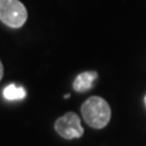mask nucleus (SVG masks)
<instances>
[{
  "label": "nucleus",
  "mask_w": 146,
  "mask_h": 146,
  "mask_svg": "<svg viewBox=\"0 0 146 146\" xmlns=\"http://www.w3.org/2000/svg\"><path fill=\"white\" fill-rule=\"evenodd\" d=\"M82 116L91 128L101 129L111 118L110 105L100 96H91L82 105Z\"/></svg>",
  "instance_id": "f257e3e1"
},
{
  "label": "nucleus",
  "mask_w": 146,
  "mask_h": 146,
  "mask_svg": "<svg viewBox=\"0 0 146 146\" xmlns=\"http://www.w3.org/2000/svg\"><path fill=\"white\" fill-rule=\"evenodd\" d=\"M27 10L20 0H0V20L11 28H20L27 21Z\"/></svg>",
  "instance_id": "f03ea898"
},
{
  "label": "nucleus",
  "mask_w": 146,
  "mask_h": 146,
  "mask_svg": "<svg viewBox=\"0 0 146 146\" xmlns=\"http://www.w3.org/2000/svg\"><path fill=\"white\" fill-rule=\"evenodd\" d=\"M55 130L60 136L67 140L78 139L84 133V129L80 124V118L74 112H67L58 118L55 123Z\"/></svg>",
  "instance_id": "7ed1b4c3"
},
{
  "label": "nucleus",
  "mask_w": 146,
  "mask_h": 146,
  "mask_svg": "<svg viewBox=\"0 0 146 146\" xmlns=\"http://www.w3.org/2000/svg\"><path fill=\"white\" fill-rule=\"evenodd\" d=\"M98 78V73L94 71L89 72H83L77 76V78L73 82V88L74 90L79 91V93H84L93 88L94 82Z\"/></svg>",
  "instance_id": "20e7f679"
},
{
  "label": "nucleus",
  "mask_w": 146,
  "mask_h": 146,
  "mask_svg": "<svg viewBox=\"0 0 146 146\" xmlns=\"http://www.w3.org/2000/svg\"><path fill=\"white\" fill-rule=\"evenodd\" d=\"M4 98L6 100H10V101H15V100H22L26 98V90L20 85L16 84H10L7 85L3 91Z\"/></svg>",
  "instance_id": "39448f33"
},
{
  "label": "nucleus",
  "mask_w": 146,
  "mask_h": 146,
  "mask_svg": "<svg viewBox=\"0 0 146 146\" xmlns=\"http://www.w3.org/2000/svg\"><path fill=\"white\" fill-rule=\"evenodd\" d=\"M3 74H4V67H3V63L0 61V80L3 78Z\"/></svg>",
  "instance_id": "423d86ee"
},
{
  "label": "nucleus",
  "mask_w": 146,
  "mask_h": 146,
  "mask_svg": "<svg viewBox=\"0 0 146 146\" xmlns=\"http://www.w3.org/2000/svg\"><path fill=\"white\" fill-rule=\"evenodd\" d=\"M145 105H146V96H145Z\"/></svg>",
  "instance_id": "0eeeda50"
}]
</instances>
